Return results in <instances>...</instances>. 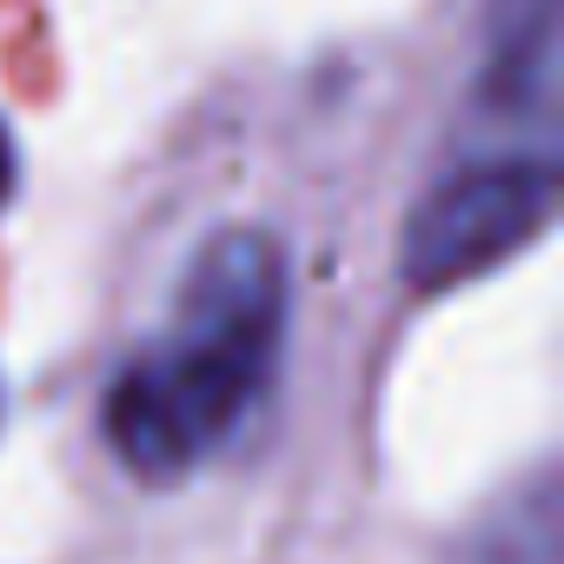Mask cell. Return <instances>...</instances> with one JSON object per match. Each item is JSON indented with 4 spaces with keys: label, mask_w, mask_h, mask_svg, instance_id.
<instances>
[{
    "label": "cell",
    "mask_w": 564,
    "mask_h": 564,
    "mask_svg": "<svg viewBox=\"0 0 564 564\" xmlns=\"http://www.w3.org/2000/svg\"><path fill=\"white\" fill-rule=\"evenodd\" d=\"M286 352V259L252 226L213 232L180 293L166 333L127 359L107 392V445L140 485H173L226 452L265 405Z\"/></svg>",
    "instance_id": "1"
},
{
    "label": "cell",
    "mask_w": 564,
    "mask_h": 564,
    "mask_svg": "<svg viewBox=\"0 0 564 564\" xmlns=\"http://www.w3.org/2000/svg\"><path fill=\"white\" fill-rule=\"evenodd\" d=\"M557 206L551 147H491L438 173L405 226V279L419 293H445L524 252Z\"/></svg>",
    "instance_id": "2"
},
{
    "label": "cell",
    "mask_w": 564,
    "mask_h": 564,
    "mask_svg": "<svg viewBox=\"0 0 564 564\" xmlns=\"http://www.w3.org/2000/svg\"><path fill=\"white\" fill-rule=\"evenodd\" d=\"M478 107L505 127L551 133L557 107V0H491L485 8V61Z\"/></svg>",
    "instance_id": "3"
},
{
    "label": "cell",
    "mask_w": 564,
    "mask_h": 564,
    "mask_svg": "<svg viewBox=\"0 0 564 564\" xmlns=\"http://www.w3.org/2000/svg\"><path fill=\"white\" fill-rule=\"evenodd\" d=\"M452 564H557V485L538 478L511 491L452 544Z\"/></svg>",
    "instance_id": "4"
},
{
    "label": "cell",
    "mask_w": 564,
    "mask_h": 564,
    "mask_svg": "<svg viewBox=\"0 0 564 564\" xmlns=\"http://www.w3.org/2000/svg\"><path fill=\"white\" fill-rule=\"evenodd\" d=\"M14 140H8V127H0V206H8V193H14Z\"/></svg>",
    "instance_id": "5"
}]
</instances>
